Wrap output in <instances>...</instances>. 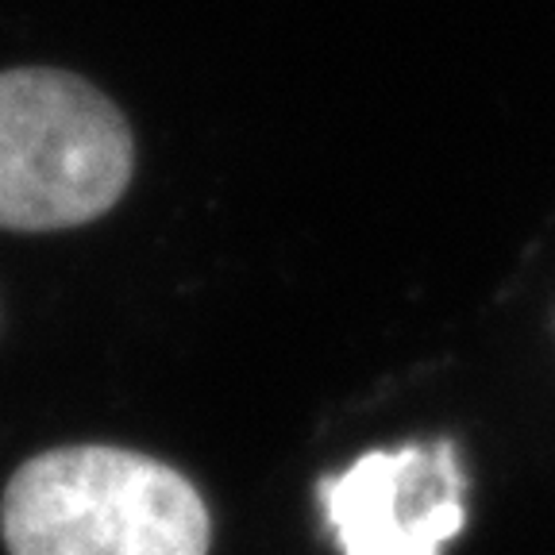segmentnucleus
I'll use <instances>...</instances> for the list:
<instances>
[{
    "label": "nucleus",
    "instance_id": "f257e3e1",
    "mask_svg": "<svg viewBox=\"0 0 555 555\" xmlns=\"http://www.w3.org/2000/svg\"><path fill=\"white\" fill-rule=\"evenodd\" d=\"M9 555H208L197 486L128 448L78 443L27 460L0 502Z\"/></svg>",
    "mask_w": 555,
    "mask_h": 555
},
{
    "label": "nucleus",
    "instance_id": "f03ea898",
    "mask_svg": "<svg viewBox=\"0 0 555 555\" xmlns=\"http://www.w3.org/2000/svg\"><path fill=\"white\" fill-rule=\"evenodd\" d=\"M135 166L131 128L78 74H0V228L62 232L104 217Z\"/></svg>",
    "mask_w": 555,
    "mask_h": 555
},
{
    "label": "nucleus",
    "instance_id": "7ed1b4c3",
    "mask_svg": "<svg viewBox=\"0 0 555 555\" xmlns=\"http://www.w3.org/2000/svg\"><path fill=\"white\" fill-rule=\"evenodd\" d=\"M463 490L467 478L451 440L366 451L317 482L344 555H440L467 525Z\"/></svg>",
    "mask_w": 555,
    "mask_h": 555
}]
</instances>
